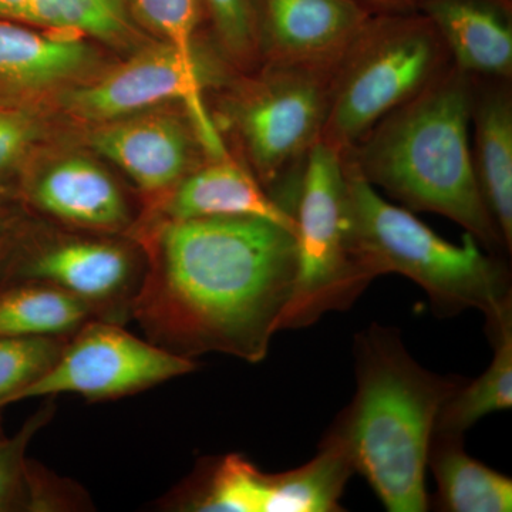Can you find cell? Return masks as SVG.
Masks as SVG:
<instances>
[{"label": "cell", "mask_w": 512, "mask_h": 512, "mask_svg": "<svg viewBox=\"0 0 512 512\" xmlns=\"http://www.w3.org/2000/svg\"><path fill=\"white\" fill-rule=\"evenodd\" d=\"M355 353L356 394L328 436L387 511H427L431 437L441 407L463 380L424 369L396 329L376 323L356 336Z\"/></svg>", "instance_id": "obj_2"}, {"label": "cell", "mask_w": 512, "mask_h": 512, "mask_svg": "<svg viewBox=\"0 0 512 512\" xmlns=\"http://www.w3.org/2000/svg\"><path fill=\"white\" fill-rule=\"evenodd\" d=\"M197 367L195 360L137 338L124 325L93 319L70 336L52 369L20 394L19 402L57 394H77L89 402L116 400Z\"/></svg>", "instance_id": "obj_8"}, {"label": "cell", "mask_w": 512, "mask_h": 512, "mask_svg": "<svg viewBox=\"0 0 512 512\" xmlns=\"http://www.w3.org/2000/svg\"><path fill=\"white\" fill-rule=\"evenodd\" d=\"M55 414L53 400L25 421L18 433H0V512L30 511V461L26 451Z\"/></svg>", "instance_id": "obj_25"}, {"label": "cell", "mask_w": 512, "mask_h": 512, "mask_svg": "<svg viewBox=\"0 0 512 512\" xmlns=\"http://www.w3.org/2000/svg\"><path fill=\"white\" fill-rule=\"evenodd\" d=\"M23 23L107 42L127 39L133 33L124 0H29Z\"/></svg>", "instance_id": "obj_22"}, {"label": "cell", "mask_w": 512, "mask_h": 512, "mask_svg": "<svg viewBox=\"0 0 512 512\" xmlns=\"http://www.w3.org/2000/svg\"><path fill=\"white\" fill-rule=\"evenodd\" d=\"M39 136L30 111L18 104H0V198L8 197L6 181L18 170Z\"/></svg>", "instance_id": "obj_26"}, {"label": "cell", "mask_w": 512, "mask_h": 512, "mask_svg": "<svg viewBox=\"0 0 512 512\" xmlns=\"http://www.w3.org/2000/svg\"><path fill=\"white\" fill-rule=\"evenodd\" d=\"M128 12L163 37L191 69L200 70L195 35L205 13L202 0H124Z\"/></svg>", "instance_id": "obj_24"}, {"label": "cell", "mask_w": 512, "mask_h": 512, "mask_svg": "<svg viewBox=\"0 0 512 512\" xmlns=\"http://www.w3.org/2000/svg\"><path fill=\"white\" fill-rule=\"evenodd\" d=\"M153 245L131 309L147 339L262 362L295 286V234L261 218L165 220Z\"/></svg>", "instance_id": "obj_1"}, {"label": "cell", "mask_w": 512, "mask_h": 512, "mask_svg": "<svg viewBox=\"0 0 512 512\" xmlns=\"http://www.w3.org/2000/svg\"><path fill=\"white\" fill-rule=\"evenodd\" d=\"M90 143L147 194L173 191L190 164L187 131L180 121L164 114L113 120L94 131Z\"/></svg>", "instance_id": "obj_14"}, {"label": "cell", "mask_w": 512, "mask_h": 512, "mask_svg": "<svg viewBox=\"0 0 512 512\" xmlns=\"http://www.w3.org/2000/svg\"><path fill=\"white\" fill-rule=\"evenodd\" d=\"M427 468L436 480L437 510L512 511L511 478L468 456L463 436L433 433Z\"/></svg>", "instance_id": "obj_18"}, {"label": "cell", "mask_w": 512, "mask_h": 512, "mask_svg": "<svg viewBox=\"0 0 512 512\" xmlns=\"http://www.w3.org/2000/svg\"><path fill=\"white\" fill-rule=\"evenodd\" d=\"M67 340L0 336V410L18 403L20 394L52 369Z\"/></svg>", "instance_id": "obj_23"}, {"label": "cell", "mask_w": 512, "mask_h": 512, "mask_svg": "<svg viewBox=\"0 0 512 512\" xmlns=\"http://www.w3.org/2000/svg\"><path fill=\"white\" fill-rule=\"evenodd\" d=\"M350 258L369 286L384 274L416 282L437 315L478 309L487 320L512 308L510 276L485 255L473 235L456 245L439 237L406 210L384 200L357 165L343 158Z\"/></svg>", "instance_id": "obj_4"}, {"label": "cell", "mask_w": 512, "mask_h": 512, "mask_svg": "<svg viewBox=\"0 0 512 512\" xmlns=\"http://www.w3.org/2000/svg\"><path fill=\"white\" fill-rule=\"evenodd\" d=\"M443 40L416 12L372 15L330 84L320 140L345 153L433 80Z\"/></svg>", "instance_id": "obj_5"}, {"label": "cell", "mask_w": 512, "mask_h": 512, "mask_svg": "<svg viewBox=\"0 0 512 512\" xmlns=\"http://www.w3.org/2000/svg\"><path fill=\"white\" fill-rule=\"evenodd\" d=\"M295 221L298 266L279 330L306 328L325 313L346 311L367 288L348 249L343 154L323 140L308 151Z\"/></svg>", "instance_id": "obj_6"}, {"label": "cell", "mask_w": 512, "mask_h": 512, "mask_svg": "<svg viewBox=\"0 0 512 512\" xmlns=\"http://www.w3.org/2000/svg\"><path fill=\"white\" fill-rule=\"evenodd\" d=\"M29 0H0V20L23 23Z\"/></svg>", "instance_id": "obj_30"}, {"label": "cell", "mask_w": 512, "mask_h": 512, "mask_svg": "<svg viewBox=\"0 0 512 512\" xmlns=\"http://www.w3.org/2000/svg\"><path fill=\"white\" fill-rule=\"evenodd\" d=\"M165 220L248 217L275 222L296 235L295 215L229 158L185 175L165 198Z\"/></svg>", "instance_id": "obj_15"}, {"label": "cell", "mask_w": 512, "mask_h": 512, "mask_svg": "<svg viewBox=\"0 0 512 512\" xmlns=\"http://www.w3.org/2000/svg\"><path fill=\"white\" fill-rule=\"evenodd\" d=\"M93 55L86 43L42 35L0 20V100L16 104L82 73Z\"/></svg>", "instance_id": "obj_17"}, {"label": "cell", "mask_w": 512, "mask_h": 512, "mask_svg": "<svg viewBox=\"0 0 512 512\" xmlns=\"http://www.w3.org/2000/svg\"><path fill=\"white\" fill-rule=\"evenodd\" d=\"M471 99L464 73L431 80L365 137L353 163L413 211L444 215L485 247L504 245L485 205L468 137Z\"/></svg>", "instance_id": "obj_3"}, {"label": "cell", "mask_w": 512, "mask_h": 512, "mask_svg": "<svg viewBox=\"0 0 512 512\" xmlns=\"http://www.w3.org/2000/svg\"><path fill=\"white\" fill-rule=\"evenodd\" d=\"M350 478L345 461L320 448L309 463L264 473L239 454L211 461L178 495V510L194 512H336Z\"/></svg>", "instance_id": "obj_9"}, {"label": "cell", "mask_w": 512, "mask_h": 512, "mask_svg": "<svg viewBox=\"0 0 512 512\" xmlns=\"http://www.w3.org/2000/svg\"><path fill=\"white\" fill-rule=\"evenodd\" d=\"M255 10L281 64L319 69L342 60L372 18L359 0H255Z\"/></svg>", "instance_id": "obj_12"}, {"label": "cell", "mask_w": 512, "mask_h": 512, "mask_svg": "<svg viewBox=\"0 0 512 512\" xmlns=\"http://www.w3.org/2000/svg\"><path fill=\"white\" fill-rule=\"evenodd\" d=\"M19 225L20 218L16 212L10 207L6 198H0V274Z\"/></svg>", "instance_id": "obj_28"}, {"label": "cell", "mask_w": 512, "mask_h": 512, "mask_svg": "<svg viewBox=\"0 0 512 512\" xmlns=\"http://www.w3.org/2000/svg\"><path fill=\"white\" fill-rule=\"evenodd\" d=\"M510 0H426L429 18L458 70L507 76L512 69Z\"/></svg>", "instance_id": "obj_16"}, {"label": "cell", "mask_w": 512, "mask_h": 512, "mask_svg": "<svg viewBox=\"0 0 512 512\" xmlns=\"http://www.w3.org/2000/svg\"><path fill=\"white\" fill-rule=\"evenodd\" d=\"M0 104H5V103H3V101H2V100H0Z\"/></svg>", "instance_id": "obj_31"}, {"label": "cell", "mask_w": 512, "mask_h": 512, "mask_svg": "<svg viewBox=\"0 0 512 512\" xmlns=\"http://www.w3.org/2000/svg\"><path fill=\"white\" fill-rule=\"evenodd\" d=\"M372 15L416 12L426 0H359Z\"/></svg>", "instance_id": "obj_29"}, {"label": "cell", "mask_w": 512, "mask_h": 512, "mask_svg": "<svg viewBox=\"0 0 512 512\" xmlns=\"http://www.w3.org/2000/svg\"><path fill=\"white\" fill-rule=\"evenodd\" d=\"M473 160L487 210L511 251L512 106L507 94H491L478 107Z\"/></svg>", "instance_id": "obj_19"}, {"label": "cell", "mask_w": 512, "mask_h": 512, "mask_svg": "<svg viewBox=\"0 0 512 512\" xmlns=\"http://www.w3.org/2000/svg\"><path fill=\"white\" fill-rule=\"evenodd\" d=\"M93 319L86 303L56 286L16 282L0 288V336L70 338Z\"/></svg>", "instance_id": "obj_21"}, {"label": "cell", "mask_w": 512, "mask_h": 512, "mask_svg": "<svg viewBox=\"0 0 512 512\" xmlns=\"http://www.w3.org/2000/svg\"><path fill=\"white\" fill-rule=\"evenodd\" d=\"M146 264L127 244L107 238H28L20 222L6 256L0 288L42 282L72 293L97 319L126 325Z\"/></svg>", "instance_id": "obj_7"}, {"label": "cell", "mask_w": 512, "mask_h": 512, "mask_svg": "<svg viewBox=\"0 0 512 512\" xmlns=\"http://www.w3.org/2000/svg\"><path fill=\"white\" fill-rule=\"evenodd\" d=\"M325 69L281 64L238 106L237 123L259 178L274 183L320 140L328 113Z\"/></svg>", "instance_id": "obj_10"}, {"label": "cell", "mask_w": 512, "mask_h": 512, "mask_svg": "<svg viewBox=\"0 0 512 512\" xmlns=\"http://www.w3.org/2000/svg\"><path fill=\"white\" fill-rule=\"evenodd\" d=\"M222 42L235 55H245L258 40L255 0H202Z\"/></svg>", "instance_id": "obj_27"}, {"label": "cell", "mask_w": 512, "mask_h": 512, "mask_svg": "<svg viewBox=\"0 0 512 512\" xmlns=\"http://www.w3.org/2000/svg\"><path fill=\"white\" fill-rule=\"evenodd\" d=\"M22 197L40 214L72 227L120 232L131 224L126 195L103 168L69 158L26 185Z\"/></svg>", "instance_id": "obj_13"}, {"label": "cell", "mask_w": 512, "mask_h": 512, "mask_svg": "<svg viewBox=\"0 0 512 512\" xmlns=\"http://www.w3.org/2000/svg\"><path fill=\"white\" fill-rule=\"evenodd\" d=\"M167 100L183 101L208 156L229 157L202 99L200 70L188 67L167 43L140 53L97 82L73 89L64 106L82 119L113 121Z\"/></svg>", "instance_id": "obj_11"}, {"label": "cell", "mask_w": 512, "mask_h": 512, "mask_svg": "<svg viewBox=\"0 0 512 512\" xmlns=\"http://www.w3.org/2000/svg\"><path fill=\"white\" fill-rule=\"evenodd\" d=\"M494 356L473 382H463L441 407L434 433L464 436L478 420L512 407V308L488 320Z\"/></svg>", "instance_id": "obj_20"}]
</instances>
